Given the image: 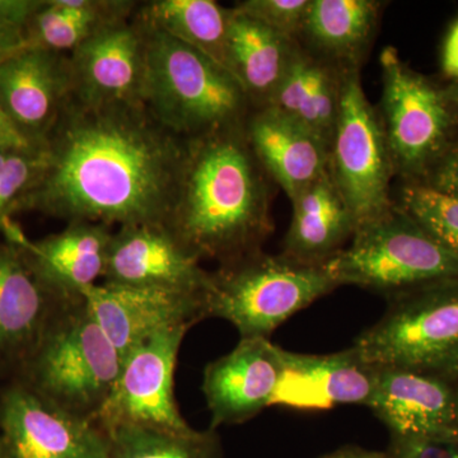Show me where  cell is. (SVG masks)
Segmentation results:
<instances>
[{
	"mask_svg": "<svg viewBox=\"0 0 458 458\" xmlns=\"http://www.w3.org/2000/svg\"><path fill=\"white\" fill-rule=\"evenodd\" d=\"M283 372L270 406L319 411L339 405L369 406L377 367L351 346L331 354L283 349Z\"/></svg>",
	"mask_w": 458,
	"mask_h": 458,
	"instance_id": "18",
	"label": "cell"
},
{
	"mask_svg": "<svg viewBox=\"0 0 458 458\" xmlns=\"http://www.w3.org/2000/svg\"><path fill=\"white\" fill-rule=\"evenodd\" d=\"M44 147L0 149V227L40 182L47 168Z\"/></svg>",
	"mask_w": 458,
	"mask_h": 458,
	"instance_id": "30",
	"label": "cell"
},
{
	"mask_svg": "<svg viewBox=\"0 0 458 458\" xmlns=\"http://www.w3.org/2000/svg\"><path fill=\"white\" fill-rule=\"evenodd\" d=\"M421 183L443 194L458 198V143L452 144Z\"/></svg>",
	"mask_w": 458,
	"mask_h": 458,
	"instance_id": "32",
	"label": "cell"
},
{
	"mask_svg": "<svg viewBox=\"0 0 458 458\" xmlns=\"http://www.w3.org/2000/svg\"><path fill=\"white\" fill-rule=\"evenodd\" d=\"M269 180L245 126L190 140L165 225L200 261L260 251L273 231Z\"/></svg>",
	"mask_w": 458,
	"mask_h": 458,
	"instance_id": "2",
	"label": "cell"
},
{
	"mask_svg": "<svg viewBox=\"0 0 458 458\" xmlns=\"http://www.w3.org/2000/svg\"><path fill=\"white\" fill-rule=\"evenodd\" d=\"M376 367L367 408L390 432L393 454L429 439L458 437V384L420 370Z\"/></svg>",
	"mask_w": 458,
	"mask_h": 458,
	"instance_id": "12",
	"label": "cell"
},
{
	"mask_svg": "<svg viewBox=\"0 0 458 458\" xmlns=\"http://www.w3.org/2000/svg\"><path fill=\"white\" fill-rule=\"evenodd\" d=\"M393 454L394 458H458V437L429 439Z\"/></svg>",
	"mask_w": 458,
	"mask_h": 458,
	"instance_id": "33",
	"label": "cell"
},
{
	"mask_svg": "<svg viewBox=\"0 0 458 458\" xmlns=\"http://www.w3.org/2000/svg\"><path fill=\"white\" fill-rule=\"evenodd\" d=\"M325 267L339 286H360L388 298L458 276V255L394 204L384 216L360 225Z\"/></svg>",
	"mask_w": 458,
	"mask_h": 458,
	"instance_id": "7",
	"label": "cell"
},
{
	"mask_svg": "<svg viewBox=\"0 0 458 458\" xmlns=\"http://www.w3.org/2000/svg\"><path fill=\"white\" fill-rule=\"evenodd\" d=\"M107 458H225L216 430L168 432L125 426L108 430Z\"/></svg>",
	"mask_w": 458,
	"mask_h": 458,
	"instance_id": "28",
	"label": "cell"
},
{
	"mask_svg": "<svg viewBox=\"0 0 458 458\" xmlns=\"http://www.w3.org/2000/svg\"><path fill=\"white\" fill-rule=\"evenodd\" d=\"M134 0H44L26 26L29 47L73 53L102 30L134 16Z\"/></svg>",
	"mask_w": 458,
	"mask_h": 458,
	"instance_id": "26",
	"label": "cell"
},
{
	"mask_svg": "<svg viewBox=\"0 0 458 458\" xmlns=\"http://www.w3.org/2000/svg\"><path fill=\"white\" fill-rule=\"evenodd\" d=\"M441 65L443 73L458 81V18L452 23L443 41Z\"/></svg>",
	"mask_w": 458,
	"mask_h": 458,
	"instance_id": "36",
	"label": "cell"
},
{
	"mask_svg": "<svg viewBox=\"0 0 458 458\" xmlns=\"http://www.w3.org/2000/svg\"><path fill=\"white\" fill-rule=\"evenodd\" d=\"M245 131L261 167L291 201L330 172L328 148L274 108H254Z\"/></svg>",
	"mask_w": 458,
	"mask_h": 458,
	"instance_id": "20",
	"label": "cell"
},
{
	"mask_svg": "<svg viewBox=\"0 0 458 458\" xmlns=\"http://www.w3.org/2000/svg\"><path fill=\"white\" fill-rule=\"evenodd\" d=\"M73 99L69 55L26 47L0 65V106L38 146Z\"/></svg>",
	"mask_w": 458,
	"mask_h": 458,
	"instance_id": "17",
	"label": "cell"
},
{
	"mask_svg": "<svg viewBox=\"0 0 458 458\" xmlns=\"http://www.w3.org/2000/svg\"><path fill=\"white\" fill-rule=\"evenodd\" d=\"M352 346L373 366L420 370L458 384V276L391 295L384 316Z\"/></svg>",
	"mask_w": 458,
	"mask_h": 458,
	"instance_id": "6",
	"label": "cell"
},
{
	"mask_svg": "<svg viewBox=\"0 0 458 458\" xmlns=\"http://www.w3.org/2000/svg\"><path fill=\"white\" fill-rule=\"evenodd\" d=\"M298 45L232 7L225 69L245 90L252 107L269 104L284 80Z\"/></svg>",
	"mask_w": 458,
	"mask_h": 458,
	"instance_id": "25",
	"label": "cell"
},
{
	"mask_svg": "<svg viewBox=\"0 0 458 458\" xmlns=\"http://www.w3.org/2000/svg\"><path fill=\"white\" fill-rule=\"evenodd\" d=\"M382 98L379 119L394 174L405 182H421L452 147L458 123L454 90L442 89L385 47L379 55Z\"/></svg>",
	"mask_w": 458,
	"mask_h": 458,
	"instance_id": "8",
	"label": "cell"
},
{
	"mask_svg": "<svg viewBox=\"0 0 458 458\" xmlns=\"http://www.w3.org/2000/svg\"><path fill=\"white\" fill-rule=\"evenodd\" d=\"M282 351L264 337L240 339L233 351L205 367L210 429L247 423L269 408L282 377Z\"/></svg>",
	"mask_w": 458,
	"mask_h": 458,
	"instance_id": "15",
	"label": "cell"
},
{
	"mask_svg": "<svg viewBox=\"0 0 458 458\" xmlns=\"http://www.w3.org/2000/svg\"><path fill=\"white\" fill-rule=\"evenodd\" d=\"M311 0H243L234 8L298 42Z\"/></svg>",
	"mask_w": 458,
	"mask_h": 458,
	"instance_id": "31",
	"label": "cell"
},
{
	"mask_svg": "<svg viewBox=\"0 0 458 458\" xmlns=\"http://www.w3.org/2000/svg\"><path fill=\"white\" fill-rule=\"evenodd\" d=\"M38 146L17 128L11 117L0 106V149L7 148H35Z\"/></svg>",
	"mask_w": 458,
	"mask_h": 458,
	"instance_id": "37",
	"label": "cell"
},
{
	"mask_svg": "<svg viewBox=\"0 0 458 458\" xmlns=\"http://www.w3.org/2000/svg\"><path fill=\"white\" fill-rule=\"evenodd\" d=\"M385 7L378 0H311L298 44L344 72H360Z\"/></svg>",
	"mask_w": 458,
	"mask_h": 458,
	"instance_id": "22",
	"label": "cell"
},
{
	"mask_svg": "<svg viewBox=\"0 0 458 458\" xmlns=\"http://www.w3.org/2000/svg\"><path fill=\"white\" fill-rule=\"evenodd\" d=\"M210 273L165 225H141L114 231L105 284L205 294Z\"/></svg>",
	"mask_w": 458,
	"mask_h": 458,
	"instance_id": "14",
	"label": "cell"
},
{
	"mask_svg": "<svg viewBox=\"0 0 458 458\" xmlns=\"http://www.w3.org/2000/svg\"><path fill=\"white\" fill-rule=\"evenodd\" d=\"M9 242L22 250L42 285L62 301L75 300L104 280L114 228L73 222L59 233L30 242L13 223L4 229Z\"/></svg>",
	"mask_w": 458,
	"mask_h": 458,
	"instance_id": "19",
	"label": "cell"
},
{
	"mask_svg": "<svg viewBox=\"0 0 458 458\" xmlns=\"http://www.w3.org/2000/svg\"><path fill=\"white\" fill-rule=\"evenodd\" d=\"M122 361L86 300L75 298L57 307L21 367L20 381L59 408L95 420Z\"/></svg>",
	"mask_w": 458,
	"mask_h": 458,
	"instance_id": "4",
	"label": "cell"
},
{
	"mask_svg": "<svg viewBox=\"0 0 458 458\" xmlns=\"http://www.w3.org/2000/svg\"><path fill=\"white\" fill-rule=\"evenodd\" d=\"M0 458H3L2 447H0Z\"/></svg>",
	"mask_w": 458,
	"mask_h": 458,
	"instance_id": "40",
	"label": "cell"
},
{
	"mask_svg": "<svg viewBox=\"0 0 458 458\" xmlns=\"http://www.w3.org/2000/svg\"><path fill=\"white\" fill-rule=\"evenodd\" d=\"M26 47H29V42L25 27L0 22V65Z\"/></svg>",
	"mask_w": 458,
	"mask_h": 458,
	"instance_id": "35",
	"label": "cell"
},
{
	"mask_svg": "<svg viewBox=\"0 0 458 458\" xmlns=\"http://www.w3.org/2000/svg\"><path fill=\"white\" fill-rule=\"evenodd\" d=\"M394 204L458 255V198L421 182H405Z\"/></svg>",
	"mask_w": 458,
	"mask_h": 458,
	"instance_id": "29",
	"label": "cell"
},
{
	"mask_svg": "<svg viewBox=\"0 0 458 458\" xmlns=\"http://www.w3.org/2000/svg\"><path fill=\"white\" fill-rule=\"evenodd\" d=\"M135 17L194 47L225 69V49L232 8L214 0H149L140 2Z\"/></svg>",
	"mask_w": 458,
	"mask_h": 458,
	"instance_id": "27",
	"label": "cell"
},
{
	"mask_svg": "<svg viewBox=\"0 0 458 458\" xmlns=\"http://www.w3.org/2000/svg\"><path fill=\"white\" fill-rule=\"evenodd\" d=\"M189 141L146 106L72 99L45 140L47 168L22 209L113 228L165 225Z\"/></svg>",
	"mask_w": 458,
	"mask_h": 458,
	"instance_id": "1",
	"label": "cell"
},
{
	"mask_svg": "<svg viewBox=\"0 0 458 458\" xmlns=\"http://www.w3.org/2000/svg\"><path fill=\"white\" fill-rule=\"evenodd\" d=\"M321 458H394V454L388 451L367 450V448L358 447V445H344L325 454Z\"/></svg>",
	"mask_w": 458,
	"mask_h": 458,
	"instance_id": "38",
	"label": "cell"
},
{
	"mask_svg": "<svg viewBox=\"0 0 458 458\" xmlns=\"http://www.w3.org/2000/svg\"><path fill=\"white\" fill-rule=\"evenodd\" d=\"M0 447L3 458H107L108 434L18 379L0 394Z\"/></svg>",
	"mask_w": 458,
	"mask_h": 458,
	"instance_id": "11",
	"label": "cell"
},
{
	"mask_svg": "<svg viewBox=\"0 0 458 458\" xmlns=\"http://www.w3.org/2000/svg\"><path fill=\"white\" fill-rule=\"evenodd\" d=\"M282 254L301 264L325 267L357 231V221L330 172L294 200Z\"/></svg>",
	"mask_w": 458,
	"mask_h": 458,
	"instance_id": "23",
	"label": "cell"
},
{
	"mask_svg": "<svg viewBox=\"0 0 458 458\" xmlns=\"http://www.w3.org/2000/svg\"><path fill=\"white\" fill-rule=\"evenodd\" d=\"M73 99L89 106H144L147 30L134 16L102 30L69 54Z\"/></svg>",
	"mask_w": 458,
	"mask_h": 458,
	"instance_id": "13",
	"label": "cell"
},
{
	"mask_svg": "<svg viewBox=\"0 0 458 458\" xmlns=\"http://www.w3.org/2000/svg\"><path fill=\"white\" fill-rule=\"evenodd\" d=\"M189 327L162 331L123 357L119 376L95 421L102 429L134 426L189 432L174 399V370Z\"/></svg>",
	"mask_w": 458,
	"mask_h": 458,
	"instance_id": "10",
	"label": "cell"
},
{
	"mask_svg": "<svg viewBox=\"0 0 458 458\" xmlns=\"http://www.w3.org/2000/svg\"><path fill=\"white\" fill-rule=\"evenodd\" d=\"M63 302L42 285L20 247L0 246V363L21 369Z\"/></svg>",
	"mask_w": 458,
	"mask_h": 458,
	"instance_id": "21",
	"label": "cell"
},
{
	"mask_svg": "<svg viewBox=\"0 0 458 458\" xmlns=\"http://www.w3.org/2000/svg\"><path fill=\"white\" fill-rule=\"evenodd\" d=\"M348 73L298 45L284 80L267 106L300 123L330 150Z\"/></svg>",
	"mask_w": 458,
	"mask_h": 458,
	"instance_id": "24",
	"label": "cell"
},
{
	"mask_svg": "<svg viewBox=\"0 0 458 458\" xmlns=\"http://www.w3.org/2000/svg\"><path fill=\"white\" fill-rule=\"evenodd\" d=\"M144 27V106L157 122L186 140L246 125L254 107L227 69L194 47Z\"/></svg>",
	"mask_w": 458,
	"mask_h": 458,
	"instance_id": "3",
	"label": "cell"
},
{
	"mask_svg": "<svg viewBox=\"0 0 458 458\" xmlns=\"http://www.w3.org/2000/svg\"><path fill=\"white\" fill-rule=\"evenodd\" d=\"M336 288L327 267L260 250L210 273L205 315L233 325L241 339H269L292 316Z\"/></svg>",
	"mask_w": 458,
	"mask_h": 458,
	"instance_id": "5",
	"label": "cell"
},
{
	"mask_svg": "<svg viewBox=\"0 0 458 458\" xmlns=\"http://www.w3.org/2000/svg\"><path fill=\"white\" fill-rule=\"evenodd\" d=\"M454 93H456L457 106H458V90H454Z\"/></svg>",
	"mask_w": 458,
	"mask_h": 458,
	"instance_id": "39",
	"label": "cell"
},
{
	"mask_svg": "<svg viewBox=\"0 0 458 458\" xmlns=\"http://www.w3.org/2000/svg\"><path fill=\"white\" fill-rule=\"evenodd\" d=\"M42 4L44 0H0V22L26 29Z\"/></svg>",
	"mask_w": 458,
	"mask_h": 458,
	"instance_id": "34",
	"label": "cell"
},
{
	"mask_svg": "<svg viewBox=\"0 0 458 458\" xmlns=\"http://www.w3.org/2000/svg\"><path fill=\"white\" fill-rule=\"evenodd\" d=\"M330 174L352 210L357 228L384 216L394 201L393 159L378 110L361 86L360 72L346 75L330 146Z\"/></svg>",
	"mask_w": 458,
	"mask_h": 458,
	"instance_id": "9",
	"label": "cell"
},
{
	"mask_svg": "<svg viewBox=\"0 0 458 458\" xmlns=\"http://www.w3.org/2000/svg\"><path fill=\"white\" fill-rule=\"evenodd\" d=\"M82 297L122 357L162 331L207 318L204 294L101 283Z\"/></svg>",
	"mask_w": 458,
	"mask_h": 458,
	"instance_id": "16",
	"label": "cell"
}]
</instances>
